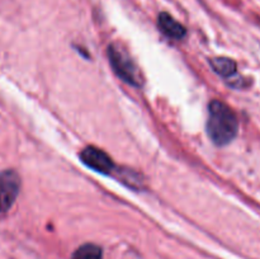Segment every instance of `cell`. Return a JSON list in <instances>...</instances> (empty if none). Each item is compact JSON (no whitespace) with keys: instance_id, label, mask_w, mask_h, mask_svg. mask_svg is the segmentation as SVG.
Wrapping results in <instances>:
<instances>
[{"instance_id":"1","label":"cell","mask_w":260,"mask_h":259,"mask_svg":"<svg viewBox=\"0 0 260 259\" xmlns=\"http://www.w3.org/2000/svg\"><path fill=\"white\" fill-rule=\"evenodd\" d=\"M238 130V117L233 109L223 102H211L207 119V132L211 140L218 146L228 145L235 139Z\"/></svg>"},{"instance_id":"2","label":"cell","mask_w":260,"mask_h":259,"mask_svg":"<svg viewBox=\"0 0 260 259\" xmlns=\"http://www.w3.org/2000/svg\"><path fill=\"white\" fill-rule=\"evenodd\" d=\"M108 57L114 73H116L122 80L131 84V85H140V75L139 71H137L136 65H135L134 61L131 60V57H129L122 48H119V46H109Z\"/></svg>"},{"instance_id":"3","label":"cell","mask_w":260,"mask_h":259,"mask_svg":"<svg viewBox=\"0 0 260 259\" xmlns=\"http://www.w3.org/2000/svg\"><path fill=\"white\" fill-rule=\"evenodd\" d=\"M20 189V178L14 170L0 173V212H7L14 205Z\"/></svg>"},{"instance_id":"4","label":"cell","mask_w":260,"mask_h":259,"mask_svg":"<svg viewBox=\"0 0 260 259\" xmlns=\"http://www.w3.org/2000/svg\"><path fill=\"white\" fill-rule=\"evenodd\" d=\"M80 159L88 168L101 174H109L113 170L114 163L112 157L95 146H88L80 152Z\"/></svg>"},{"instance_id":"5","label":"cell","mask_w":260,"mask_h":259,"mask_svg":"<svg viewBox=\"0 0 260 259\" xmlns=\"http://www.w3.org/2000/svg\"><path fill=\"white\" fill-rule=\"evenodd\" d=\"M157 25H159V29L167 37L173 38V40H182L185 36V33H187L185 28L179 22H177L172 15L168 14V13L159 14V17H157Z\"/></svg>"},{"instance_id":"6","label":"cell","mask_w":260,"mask_h":259,"mask_svg":"<svg viewBox=\"0 0 260 259\" xmlns=\"http://www.w3.org/2000/svg\"><path fill=\"white\" fill-rule=\"evenodd\" d=\"M210 63L213 70L223 78H230L236 73V62L229 57L212 58Z\"/></svg>"},{"instance_id":"7","label":"cell","mask_w":260,"mask_h":259,"mask_svg":"<svg viewBox=\"0 0 260 259\" xmlns=\"http://www.w3.org/2000/svg\"><path fill=\"white\" fill-rule=\"evenodd\" d=\"M71 259H103V250L95 244H84L76 249Z\"/></svg>"}]
</instances>
